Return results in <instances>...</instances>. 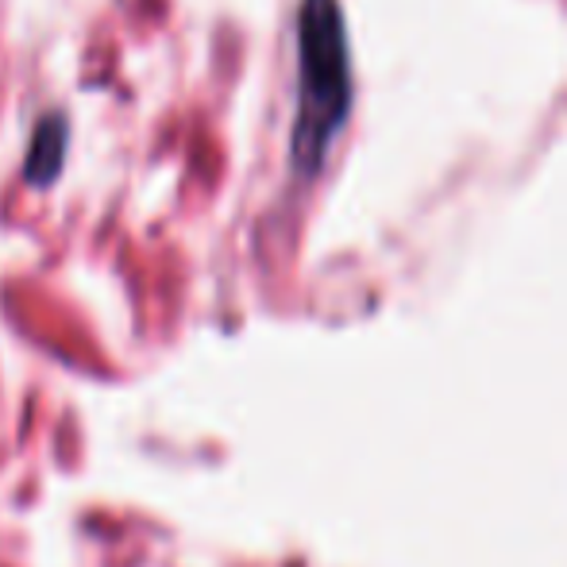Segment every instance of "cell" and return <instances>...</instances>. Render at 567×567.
<instances>
[{"mask_svg":"<svg viewBox=\"0 0 567 567\" xmlns=\"http://www.w3.org/2000/svg\"><path fill=\"white\" fill-rule=\"evenodd\" d=\"M351 113V51L340 0H301L298 8V113L290 163L313 178Z\"/></svg>","mask_w":567,"mask_h":567,"instance_id":"obj_1","label":"cell"},{"mask_svg":"<svg viewBox=\"0 0 567 567\" xmlns=\"http://www.w3.org/2000/svg\"><path fill=\"white\" fill-rule=\"evenodd\" d=\"M66 120L59 113L43 116L35 124V135H31V151L23 158V178L31 186H51L59 178L62 163H66Z\"/></svg>","mask_w":567,"mask_h":567,"instance_id":"obj_2","label":"cell"}]
</instances>
